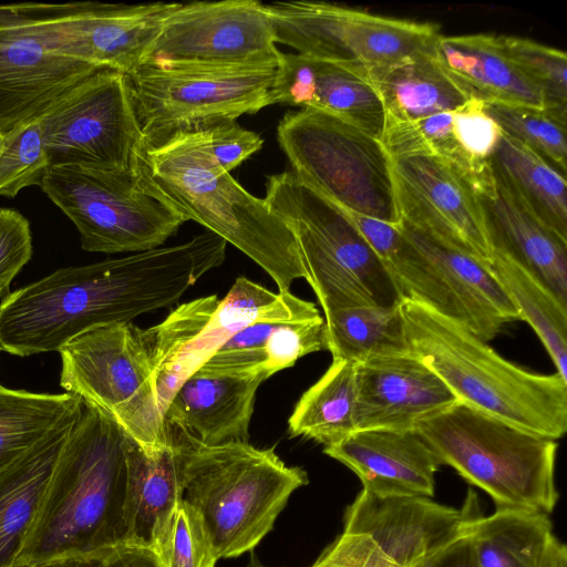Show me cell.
Instances as JSON below:
<instances>
[{
	"mask_svg": "<svg viewBox=\"0 0 567 567\" xmlns=\"http://www.w3.org/2000/svg\"><path fill=\"white\" fill-rule=\"evenodd\" d=\"M226 247L207 230L175 246L58 269L0 302V351H59L86 331L168 307L223 264Z\"/></svg>",
	"mask_w": 567,
	"mask_h": 567,
	"instance_id": "obj_1",
	"label": "cell"
},
{
	"mask_svg": "<svg viewBox=\"0 0 567 567\" xmlns=\"http://www.w3.org/2000/svg\"><path fill=\"white\" fill-rule=\"evenodd\" d=\"M131 172L142 190L252 259L279 292H290L295 279H306L290 229L264 198L248 193L214 161L204 131L142 138Z\"/></svg>",
	"mask_w": 567,
	"mask_h": 567,
	"instance_id": "obj_2",
	"label": "cell"
},
{
	"mask_svg": "<svg viewBox=\"0 0 567 567\" xmlns=\"http://www.w3.org/2000/svg\"><path fill=\"white\" fill-rule=\"evenodd\" d=\"M123 430L82 400L18 564L126 545Z\"/></svg>",
	"mask_w": 567,
	"mask_h": 567,
	"instance_id": "obj_3",
	"label": "cell"
},
{
	"mask_svg": "<svg viewBox=\"0 0 567 567\" xmlns=\"http://www.w3.org/2000/svg\"><path fill=\"white\" fill-rule=\"evenodd\" d=\"M410 352L457 401L530 433L557 441L567 431V381L506 360L463 324L402 299Z\"/></svg>",
	"mask_w": 567,
	"mask_h": 567,
	"instance_id": "obj_4",
	"label": "cell"
},
{
	"mask_svg": "<svg viewBox=\"0 0 567 567\" xmlns=\"http://www.w3.org/2000/svg\"><path fill=\"white\" fill-rule=\"evenodd\" d=\"M173 427L184 456L183 499L198 514L218 559L254 549L290 495L308 483L307 473L286 465L274 449L206 445Z\"/></svg>",
	"mask_w": 567,
	"mask_h": 567,
	"instance_id": "obj_5",
	"label": "cell"
},
{
	"mask_svg": "<svg viewBox=\"0 0 567 567\" xmlns=\"http://www.w3.org/2000/svg\"><path fill=\"white\" fill-rule=\"evenodd\" d=\"M415 431L441 465L486 492L497 507L550 514L557 443L460 402L421 422Z\"/></svg>",
	"mask_w": 567,
	"mask_h": 567,
	"instance_id": "obj_6",
	"label": "cell"
},
{
	"mask_svg": "<svg viewBox=\"0 0 567 567\" xmlns=\"http://www.w3.org/2000/svg\"><path fill=\"white\" fill-rule=\"evenodd\" d=\"M264 199L292 233L323 312L401 302L386 266L349 216L291 169L267 177Z\"/></svg>",
	"mask_w": 567,
	"mask_h": 567,
	"instance_id": "obj_7",
	"label": "cell"
},
{
	"mask_svg": "<svg viewBox=\"0 0 567 567\" xmlns=\"http://www.w3.org/2000/svg\"><path fill=\"white\" fill-rule=\"evenodd\" d=\"M291 171L344 212L401 221L392 161L380 140L330 113L287 112L277 127Z\"/></svg>",
	"mask_w": 567,
	"mask_h": 567,
	"instance_id": "obj_8",
	"label": "cell"
},
{
	"mask_svg": "<svg viewBox=\"0 0 567 567\" xmlns=\"http://www.w3.org/2000/svg\"><path fill=\"white\" fill-rule=\"evenodd\" d=\"M141 331L130 322L110 324L66 342L58 351L60 386L101 410L152 454L172 435Z\"/></svg>",
	"mask_w": 567,
	"mask_h": 567,
	"instance_id": "obj_9",
	"label": "cell"
},
{
	"mask_svg": "<svg viewBox=\"0 0 567 567\" xmlns=\"http://www.w3.org/2000/svg\"><path fill=\"white\" fill-rule=\"evenodd\" d=\"M482 516L472 489L461 508L362 489L347 509L341 535L311 567H416L468 536Z\"/></svg>",
	"mask_w": 567,
	"mask_h": 567,
	"instance_id": "obj_10",
	"label": "cell"
},
{
	"mask_svg": "<svg viewBox=\"0 0 567 567\" xmlns=\"http://www.w3.org/2000/svg\"><path fill=\"white\" fill-rule=\"evenodd\" d=\"M275 73L276 66L144 62L126 76L142 138L152 141L259 112Z\"/></svg>",
	"mask_w": 567,
	"mask_h": 567,
	"instance_id": "obj_11",
	"label": "cell"
},
{
	"mask_svg": "<svg viewBox=\"0 0 567 567\" xmlns=\"http://www.w3.org/2000/svg\"><path fill=\"white\" fill-rule=\"evenodd\" d=\"M41 189L75 225L90 252H141L161 247L185 220L142 190L132 172L51 166Z\"/></svg>",
	"mask_w": 567,
	"mask_h": 567,
	"instance_id": "obj_12",
	"label": "cell"
},
{
	"mask_svg": "<svg viewBox=\"0 0 567 567\" xmlns=\"http://www.w3.org/2000/svg\"><path fill=\"white\" fill-rule=\"evenodd\" d=\"M266 10L276 43L301 55L365 71L433 53L441 37L433 23L320 1L274 2Z\"/></svg>",
	"mask_w": 567,
	"mask_h": 567,
	"instance_id": "obj_13",
	"label": "cell"
},
{
	"mask_svg": "<svg viewBox=\"0 0 567 567\" xmlns=\"http://www.w3.org/2000/svg\"><path fill=\"white\" fill-rule=\"evenodd\" d=\"M39 117L50 167L131 171L142 132L126 74L101 69L60 95Z\"/></svg>",
	"mask_w": 567,
	"mask_h": 567,
	"instance_id": "obj_14",
	"label": "cell"
},
{
	"mask_svg": "<svg viewBox=\"0 0 567 567\" xmlns=\"http://www.w3.org/2000/svg\"><path fill=\"white\" fill-rule=\"evenodd\" d=\"M281 54L261 2L198 1L166 18L144 62L277 68Z\"/></svg>",
	"mask_w": 567,
	"mask_h": 567,
	"instance_id": "obj_15",
	"label": "cell"
},
{
	"mask_svg": "<svg viewBox=\"0 0 567 567\" xmlns=\"http://www.w3.org/2000/svg\"><path fill=\"white\" fill-rule=\"evenodd\" d=\"M66 3L0 4V130L40 115L78 82L101 70L47 49L45 28Z\"/></svg>",
	"mask_w": 567,
	"mask_h": 567,
	"instance_id": "obj_16",
	"label": "cell"
},
{
	"mask_svg": "<svg viewBox=\"0 0 567 567\" xmlns=\"http://www.w3.org/2000/svg\"><path fill=\"white\" fill-rule=\"evenodd\" d=\"M391 161L401 220L489 265L493 245L473 182L437 155L398 156Z\"/></svg>",
	"mask_w": 567,
	"mask_h": 567,
	"instance_id": "obj_17",
	"label": "cell"
},
{
	"mask_svg": "<svg viewBox=\"0 0 567 567\" xmlns=\"http://www.w3.org/2000/svg\"><path fill=\"white\" fill-rule=\"evenodd\" d=\"M178 4L68 2L45 28L47 49L58 56L128 75L144 62Z\"/></svg>",
	"mask_w": 567,
	"mask_h": 567,
	"instance_id": "obj_18",
	"label": "cell"
},
{
	"mask_svg": "<svg viewBox=\"0 0 567 567\" xmlns=\"http://www.w3.org/2000/svg\"><path fill=\"white\" fill-rule=\"evenodd\" d=\"M250 324V315L236 299L210 295L182 303L161 323L141 331L163 415L183 382Z\"/></svg>",
	"mask_w": 567,
	"mask_h": 567,
	"instance_id": "obj_19",
	"label": "cell"
},
{
	"mask_svg": "<svg viewBox=\"0 0 567 567\" xmlns=\"http://www.w3.org/2000/svg\"><path fill=\"white\" fill-rule=\"evenodd\" d=\"M355 430L412 431L457 403L446 384L411 352L355 364Z\"/></svg>",
	"mask_w": 567,
	"mask_h": 567,
	"instance_id": "obj_20",
	"label": "cell"
},
{
	"mask_svg": "<svg viewBox=\"0 0 567 567\" xmlns=\"http://www.w3.org/2000/svg\"><path fill=\"white\" fill-rule=\"evenodd\" d=\"M315 109L340 117L381 141L385 113L360 68L301 54H281L266 106Z\"/></svg>",
	"mask_w": 567,
	"mask_h": 567,
	"instance_id": "obj_21",
	"label": "cell"
},
{
	"mask_svg": "<svg viewBox=\"0 0 567 567\" xmlns=\"http://www.w3.org/2000/svg\"><path fill=\"white\" fill-rule=\"evenodd\" d=\"M323 452L350 468L368 493L430 498L434 494L441 464L415 430H358Z\"/></svg>",
	"mask_w": 567,
	"mask_h": 567,
	"instance_id": "obj_22",
	"label": "cell"
},
{
	"mask_svg": "<svg viewBox=\"0 0 567 567\" xmlns=\"http://www.w3.org/2000/svg\"><path fill=\"white\" fill-rule=\"evenodd\" d=\"M476 190L493 250L511 256L567 303V241L493 167Z\"/></svg>",
	"mask_w": 567,
	"mask_h": 567,
	"instance_id": "obj_23",
	"label": "cell"
},
{
	"mask_svg": "<svg viewBox=\"0 0 567 567\" xmlns=\"http://www.w3.org/2000/svg\"><path fill=\"white\" fill-rule=\"evenodd\" d=\"M260 374L198 369L175 392L165 422L206 445L247 442Z\"/></svg>",
	"mask_w": 567,
	"mask_h": 567,
	"instance_id": "obj_24",
	"label": "cell"
},
{
	"mask_svg": "<svg viewBox=\"0 0 567 567\" xmlns=\"http://www.w3.org/2000/svg\"><path fill=\"white\" fill-rule=\"evenodd\" d=\"M172 440L148 454L125 433L127 467L126 545L155 553L183 498L184 456L174 427Z\"/></svg>",
	"mask_w": 567,
	"mask_h": 567,
	"instance_id": "obj_25",
	"label": "cell"
},
{
	"mask_svg": "<svg viewBox=\"0 0 567 567\" xmlns=\"http://www.w3.org/2000/svg\"><path fill=\"white\" fill-rule=\"evenodd\" d=\"M401 234L436 268L455 303L458 323L485 342L519 313L489 265L446 246L401 220Z\"/></svg>",
	"mask_w": 567,
	"mask_h": 567,
	"instance_id": "obj_26",
	"label": "cell"
},
{
	"mask_svg": "<svg viewBox=\"0 0 567 567\" xmlns=\"http://www.w3.org/2000/svg\"><path fill=\"white\" fill-rule=\"evenodd\" d=\"M433 55L468 99L545 110L542 92L508 56L501 37L441 34Z\"/></svg>",
	"mask_w": 567,
	"mask_h": 567,
	"instance_id": "obj_27",
	"label": "cell"
},
{
	"mask_svg": "<svg viewBox=\"0 0 567 567\" xmlns=\"http://www.w3.org/2000/svg\"><path fill=\"white\" fill-rule=\"evenodd\" d=\"M80 405L0 472V567L18 564Z\"/></svg>",
	"mask_w": 567,
	"mask_h": 567,
	"instance_id": "obj_28",
	"label": "cell"
},
{
	"mask_svg": "<svg viewBox=\"0 0 567 567\" xmlns=\"http://www.w3.org/2000/svg\"><path fill=\"white\" fill-rule=\"evenodd\" d=\"M327 350L324 320L259 321L223 344L200 368L270 378L300 358Z\"/></svg>",
	"mask_w": 567,
	"mask_h": 567,
	"instance_id": "obj_29",
	"label": "cell"
},
{
	"mask_svg": "<svg viewBox=\"0 0 567 567\" xmlns=\"http://www.w3.org/2000/svg\"><path fill=\"white\" fill-rule=\"evenodd\" d=\"M367 75L382 102L385 124L454 111L470 100L440 68L433 53L370 69Z\"/></svg>",
	"mask_w": 567,
	"mask_h": 567,
	"instance_id": "obj_30",
	"label": "cell"
},
{
	"mask_svg": "<svg viewBox=\"0 0 567 567\" xmlns=\"http://www.w3.org/2000/svg\"><path fill=\"white\" fill-rule=\"evenodd\" d=\"M553 536L547 514L497 507L473 525L468 542L476 567H540Z\"/></svg>",
	"mask_w": 567,
	"mask_h": 567,
	"instance_id": "obj_31",
	"label": "cell"
},
{
	"mask_svg": "<svg viewBox=\"0 0 567 567\" xmlns=\"http://www.w3.org/2000/svg\"><path fill=\"white\" fill-rule=\"evenodd\" d=\"M355 363L332 359L327 371L303 394L288 420L290 436H303L324 446L355 430Z\"/></svg>",
	"mask_w": 567,
	"mask_h": 567,
	"instance_id": "obj_32",
	"label": "cell"
},
{
	"mask_svg": "<svg viewBox=\"0 0 567 567\" xmlns=\"http://www.w3.org/2000/svg\"><path fill=\"white\" fill-rule=\"evenodd\" d=\"M489 267L567 381V303L507 254L494 249Z\"/></svg>",
	"mask_w": 567,
	"mask_h": 567,
	"instance_id": "obj_33",
	"label": "cell"
},
{
	"mask_svg": "<svg viewBox=\"0 0 567 567\" xmlns=\"http://www.w3.org/2000/svg\"><path fill=\"white\" fill-rule=\"evenodd\" d=\"M399 305L348 307L324 312L327 350L332 359L358 364L410 353Z\"/></svg>",
	"mask_w": 567,
	"mask_h": 567,
	"instance_id": "obj_34",
	"label": "cell"
},
{
	"mask_svg": "<svg viewBox=\"0 0 567 567\" xmlns=\"http://www.w3.org/2000/svg\"><path fill=\"white\" fill-rule=\"evenodd\" d=\"M491 164L536 214L567 241L565 175L537 152L503 132Z\"/></svg>",
	"mask_w": 567,
	"mask_h": 567,
	"instance_id": "obj_35",
	"label": "cell"
},
{
	"mask_svg": "<svg viewBox=\"0 0 567 567\" xmlns=\"http://www.w3.org/2000/svg\"><path fill=\"white\" fill-rule=\"evenodd\" d=\"M82 398L0 385V472L39 442Z\"/></svg>",
	"mask_w": 567,
	"mask_h": 567,
	"instance_id": "obj_36",
	"label": "cell"
},
{
	"mask_svg": "<svg viewBox=\"0 0 567 567\" xmlns=\"http://www.w3.org/2000/svg\"><path fill=\"white\" fill-rule=\"evenodd\" d=\"M50 168L39 115L22 121L0 138V196L13 198L29 186H41Z\"/></svg>",
	"mask_w": 567,
	"mask_h": 567,
	"instance_id": "obj_37",
	"label": "cell"
},
{
	"mask_svg": "<svg viewBox=\"0 0 567 567\" xmlns=\"http://www.w3.org/2000/svg\"><path fill=\"white\" fill-rule=\"evenodd\" d=\"M486 113L503 133L524 143L565 175L567 166L566 123L542 109L484 103Z\"/></svg>",
	"mask_w": 567,
	"mask_h": 567,
	"instance_id": "obj_38",
	"label": "cell"
},
{
	"mask_svg": "<svg viewBox=\"0 0 567 567\" xmlns=\"http://www.w3.org/2000/svg\"><path fill=\"white\" fill-rule=\"evenodd\" d=\"M501 40L512 61L542 92L545 111L566 123V53L525 38L502 35Z\"/></svg>",
	"mask_w": 567,
	"mask_h": 567,
	"instance_id": "obj_39",
	"label": "cell"
},
{
	"mask_svg": "<svg viewBox=\"0 0 567 567\" xmlns=\"http://www.w3.org/2000/svg\"><path fill=\"white\" fill-rule=\"evenodd\" d=\"M155 554L161 567H215L218 560L198 514L183 498Z\"/></svg>",
	"mask_w": 567,
	"mask_h": 567,
	"instance_id": "obj_40",
	"label": "cell"
},
{
	"mask_svg": "<svg viewBox=\"0 0 567 567\" xmlns=\"http://www.w3.org/2000/svg\"><path fill=\"white\" fill-rule=\"evenodd\" d=\"M452 131L476 188L477 183L492 169L491 159L502 130L486 113L483 102L470 99L453 111Z\"/></svg>",
	"mask_w": 567,
	"mask_h": 567,
	"instance_id": "obj_41",
	"label": "cell"
},
{
	"mask_svg": "<svg viewBox=\"0 0 567 567\" xmlns=\"http://www.w3.org/2000/svg\"><path fill=\"white\" fill-rule=\"evenodd\" d=\"M32 256L28 219L12 208H0V286L7 290Z\"/></svg>",
	"mask_w": 567,
	"mask_h": 567,
	"instance_id": "obj_42",
	"label": "cell"
},
{
	"mask_svg": "<svg viewBox=\"0 0 567 567\" xmlns=\"http://www.w3.org/2000/svg\"><path fill=\"white\" fill-rule=\"evenodd\" d=\"M204 133L214 161L228 173L264 145L260 135L241 127L236 121L217 123Z\"/></svg>",
	"mask_w": 567,
	"mask_h": 567,
	"instance_id": "obj_43",
	"label": "cell"
},
{
	"mask_svg": "<svg viewBox=\"0 0 567 567\" xmlns=\"http://www.w3.org/2000/svg\"><path fill=\"white\" fill-rule=\"evenodd\" d=\"M13 567H161L155 553L127 545Z\"/></svg>",
	"mask_w": 567,
	"mask_h": 567,
	"instance_id": "obj_44",
	"label": "cell"
},
{
	"mask_svg": "<svg viewBox=\"0 0 567 567\" xmlns=\"http://www.w3.org/2000/svg\"><path fill=\"white\" fill-rule=\"evenodd\" d=\"M416 567H476L468 536L447 546Z\"/></svg>",
	"mask_w": 567,
	"mask_h": 567,
	"instance_id": "obj_45",
	"label": "cell"
},
{
	"mask_svg": "<svg viewBox=\"0 0 567 567\" xmlns=\"http://www.w3.org/2000/svg\"><path fill=\"white\" fill-rule=\"evenodd\" d=\"M540 567H567V548L555 536L546 548Z\"/></svg>",
	"mask_w": 567,
	"mask_h": 567,
	"instance_id": "obj_46",
	"label": "cell"
},
{
	"mask_svg": "<svg viewBox=\"0 0 567 567\" xmlns=\"http://www.w3.org/2000/svg\"><path fill=\"white\" fill-rule=\"evenodd\" d=\"M248 567H261V566L256 565V564H252V565H250V566H248Z\"/></svg>",
	"mask_w": 567,
	"mask_h": 567,
	"instance_id": "obj_47",
	"label": "cell"
},
{
	"mask_svg": "<svg viewBox=\"0 0 567 567\" xmlns=\"http://www.w3.org/2000/svg\"><path fill=\"white\" fill-rule=\"evenodd\" d=\"M3 290H4V289H3V287H1V286H0V295H1V292H2Z\"/></svg>",
	"mask_w": 567,
	"mask_h": 567,
	"instance_id": "obj_48",
	"label": "cell"
},
{
	"mask_svg": "<svg viewBox=\"0 0 567 567\" xmlns=\"http://www.w3.org/2000/svg\"><path fill=\"white\" fill-rule=\"evenodd\" d=\"M1 137H2V132H1V130H0V138H1Z\"/></svg>",
	"mask_w": 567,
	"mask_h": 567,
	"instance_id": "obj_49",
	"label": "cell"
}]
</instances>
